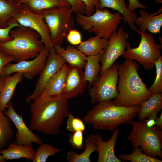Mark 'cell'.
<instances>
[{
	"label": "cell",
	"mask_w": 162,
	"mask_h": 162,
	"mask_svg": "<svg viewBox=\"0 0 162 162\" xmlns=\"http://www.w3.org/2000/svg\"><path fill=\"white\" fill-rule=\"evenodd\" d=\"M106 48L96 55L87 56L84 76L85 80L89 82L88 88L99 77L101 68L99 64L100 58Z\"/></svg>",
	"instance_id": "cell-27"
},
{
	"label": "cell",
	"mask_w": 162,
	"mask_h": 162,
	"mask_svg": "<svg viewBox=\"0 0 162 162\" xmlns=\"http://www.w3.org/2000/svg\"><path fill=\"white\" fill-rule=\"evenodd\" d=\"M66 39L71 44L79 45L82 42V36L80 33L76 29H71L67 34Z\"/></svg>",
	"instance_id": "cell-36"
},
{
	"label": "cell",
	"mask_w": 162,
	"mask_h": 162,
	"mask_svg": "<svg viewBox=\"0 0 162 162\" xmlns=\"http://www.w3.org/2000/svg\"><path fill=\"white\" fill-rule=\"evenodd\" d=\"M70 4L75 14H83L85 12V5L80 0H66Z\"/></svg>",
	"instance_id": "cell-38"
},
{
	"label": "cell",
	"mask_w": 162,
	"mask_h": 162,
	"mask_svg": "<svg viewBox=\"0 0 162 162\" xmlns=\"http://www.w3.org/2000/svg\"><path fill=\"white\" fill-rule=\"evenodd\" d=\"M15 22L18 23L21 26L30 28L38 33L44 46L50 49L55 47L42 13H33L25 4H22L20 11L8 20L7 24L8 26Z\"/></svg>",
	"instance_id": "cell-10"
},
{
	"label": "cell",
	"mask_w": 162,
	"mask_h": 162,
	"mask_svg": "<svg viewBox=\"0 0 162 162\" xmlns=\"http://www.w3.org/2000/svg\"><path fill=\"white\" fill-rule=\"evenodd\" d=\"M139 65L134 60L126 58L118 69V94L113 100L116 105L132 107L140 105L152 94L149 91L138 70Z\"/></svg>",
	"instance_id": "cell-2"
},
{
	"label": "cell",
	"mask_w": 162,
	"mask_h": 162,
	"mask_svg": "<svg viewBox=\"0 0 162 162\" xmlns=\"http://www.w3.org/2000/svg\"><path fill=\"white\" fill-rule=\"evenodd\" d=\"M61 149L56 148L52 144H43L37 148L33 162H45L47 158L55 155L60 152Z\"/></svg>",
	"instance_id": "cell-30"
},
{
	"label": "cell",
	"mask_w": 162,
	"mask_h": 162,
	"mask_svg": "<svg viewBox=\"0 0 162 162\" xmlns=\"http://www.w3.org/2000/svg\"><path fill=\"white\" fill-rule=\"evenodd\" d=\"M69 69V65L65 63L60 70L49 82L41 94L51 97L61 96L65 86Z\"/></svg>",
	"instance_id": "cell-20"
},
{
	"label": "cell",
	"mask_w": 162,
	"mask_h": 162,
	"mask_svg": "<svg viewBox=\"0 0 162 162\" xmlns=\"http://www.w3.org/2000/svg\"><path fill=\"white\" fill-rule=\"evenodd\" d=\"M156 77L152 85L148 88L152 94L162 93V56L161 55L155 62Z\"/></svg>",
	"instance_id": "cell-32"
},
{
	"label": "cell",
	"mask_w": 162,
	"mask_h": 162,
	"mask_svg": "<svg viewBox=\"0 0 162 162\" xmlns=\"http://www.w3.org/2000/svg\"><path fill=\"white\" fill-rule=\"evenodd\" d=\"M140 16L137 17L134 24L140 26L138 31L145 32L148 30L151 33H160L162 26V14L152 16L143 10L139 12Z\"/></svg>",
	"instance_id": "cell-18"
},
{
	"label": "cell",
	"mask_w": 162,
	"mask_h": 162,
	"mask_svg": "<svg viewBox=\"0 0 162 162\" xmlns=\"http://www.w3.org/2000/svg\"><path fill=\"white\" fill-rule=\"evenodd\" d=\"M67 117L66 127L67 130L73 133L79 130H85L86 126L83 121L75 117L70 112Z\"/></svg>",
	"instance_id": "cell-33"
},
{
	"label": "cell",
	"mask_w": 162,
	"mask_h": 162,
	"mask_svg": "<svg viewBox=\"0 0 162 162\" xmlns=\"http://www.w3.org/2000/svg\"><path fill=\"white\" fill-rule=\"evenodd\" d=\"M140 105L118 106L113 100L97 104L83 117L84 123L98 130L113 131L123 124L130 123L138 114Z\"/></svg>",
	"instance_id": "cell-3"
},
{
	"label": "cell",
	"mask_w": 162,
	"mask_h": 162,
	"mask_svg": "<svg viewBox=\"0 0 162 162\" xmlns=\"http://www.w3.org/2000/svg\"><path fill=\"white\" fill-rule=\"evenodd\" d=\"M6 160V159L2 154L0 155V162H5Z\"/></svg>",
	"instance_id": "cell-43"
},
{
	"label": "cell",
	"mask_w": 162,
	"mask_h": 162,
	"mask_svg": "<svg viewBox=\"0 0 162 162\" xmlns=\"http://www.w3.org/2000/svg\"><path fill=\"white\" fill-rule=\"evenodd\" d=\"M16 2L25 4L35 13L54 8L71 6L66 0H18Z\"/></svg>",
	"instance_id": "cell-25"
},
{
	"label": "cell",
	"mask_w": 162,
	"mask_h": 162,
	"mask_svg": "<svg viewBox=\"0 0 162 162\" xmlns=\"http://www.w3.org/2000/svg\"><path fill=\"white\" fill-rule=\"evenodd\" d=\"M106 8L115 10L122 15L123 22L128 24L131 30L136 31L138 29L134 24L137 16L128 9L125 0H100L98 9Z\"/></svg>",
	"instance_id": "cell-17"
},
{
	"label": "cell",
	"mask_w": 162,
	"mask_h": 162,
	"mask_svg": "<svg viewBox=\"0 0 162 162\" xmlns=\"http://www.w3.org/2000/svg\"><path fill=\"white\" fill-rule=\"evenodd\" d=\"M119 132V128L113 131L110 139L106 141L103 140L100 134H97L98 145L96 152L98 153V162H122L114 153L115 145Z\"/></svg>",
	"instance_id": "cell-16"
},
{
	"label": "cell",
	"mask_w": 162,
	"mask_h": 162,
	"mask_svg": "<svg viewBox=\"0 0 162 162\" xmlns=\"http://www.w3.org/2000/svg\"><path fill=\"white\" fill-rule=\"evenodd\" d=\"M23 74L15 73L12 76H5L4 83L0 92V111L5 110L15 91L17 85L22 80Z\"/></svg>",
	"instance_id": "cell-19"
},
{
	"label": "cell",
	"mask_w": 162,
	"mask_h": 162,
	"mask_svg": "<svg viewBox=\"0 0 162 162\" xmlns=\"http://www.w3.org/2000/svg\"><path fill=\"white\" fill-rule=\"evenodd\" d=\"M14 0L15 1H17V0Z\"/></svg>",
	"instance_id": "cell-45"
},
{
	"label": "cell",
	"mask_w": 162,
	"mask_h": 162,
	"mask_svg": "<svg viewBox=\"0 0 162 162\" xmlns=\"http://www.w3.org/2000/svg\"><path fill=\"white\" fill-rule=\"evenodd\" d=\"M36 150L32 146L22 145L14 142L9 144L6 149L0 150L6 160L26 158L28 161H33Z\"/></svg>",
	"instance_id": "cell-21"
},
{
	"label": "cell",
	"mask_w": 162,
	"mask_h": 162,
	"mask_svg": "<svg viewBox=\"0 0 162 162\" xmlns=\"http://www.w3.org/2000/svg\"><path fill=\"white\" fill-rule=\"evenodd\" d=\"M66 63L64 59L56 52L55 47L50 49L45 64L39 74L33 93L26 99L27 103L40 95L51 80Z\"/></svg>",
	"instance_id": "cell-12"
},
{
	"label": "cell",
	"mask_w": 162,
	"mask_h": 162,
	"mask_svg": "<svg viewBox=\"0 0 162 162\" xmlns=\"http://www.w3.org/2000/svg\"><path fill=\"white\" fill-rule=\"evenodd\" d=\"M136 32L141 36L139 46L132 48L130 43L122 56L137 61L148 71L154 68L155 62L161 56L162 45L155 43V38L152 33L141 32L138 29Z\"/></svg>",
	"instance_id": "cell-8"
},
{
	"label": "cell",
	"mask_w": 162,
	"mask_h": 162,
	"mask_svg": "<svg viewBox=\"0 0 162 162\" xmlns=\"http://www.w3.org/2000/svg\"><path fill=\"white\" fill-rule=\"evenodd\" d=\"M161 12H162V9H160L158 11L157 13H160ZM158 13H157V14ZM156 14H156V13H154V14H151V15L152 16H155V15H156Z\"/></svg>",
	"instance_id": "cell-44"
},
{
	"label": "cell",
	"mask_w": 162,
	"mask_h": 162,
	"mask_svg": "<svg viewBox=\"0 0 162 162\" xmlns=\"http://www.w3.org/2000/svg\"><path fill=\"white\" fill-rule=\"evenodd\" d=\"M22 26L18 23H11L5 28H0V43L8 41L13 38L10 36V31L13 28L17 27Z\"/></svg>",
	"instance_id": "cell-35"
},
{
	"label": "cell",
	"mask_w": 162,
	"mask_h": 162,
	"mask_svg": "<svg viewBox=\"0 0 162 162\" xmlns=\"http://www.w3.org/2000/svg\"><path fill=\"white\" fill-rule=\"evenodd\" d=\"M68 100L61 96L42 94L34 99L30 106L29 128L47 135L59 134L64 119L70 112Z\"/></svg>",
	"instance_id": "cell-1"
},
{
	"label": "cell",
	"mask_w": 162,
	"mask_h": 162,
	"mask_svg": "<svg viewBox=\"0 0 162 162\" xmlns=\"http://www.w3.org/2000/svg\"><path fill=\"white\" fill-rule=\"evenodd\" d=\"M73 12L72 8L69 6L50 9L41 13L49 28L51 38L55 46H61L74 26Z\"/></svg>",
	"instance_id": "cell-7"
},
{
	"label": "cell",
	"mask_w": 162,
	"mask_h": 162,
	"mask_svg": "<svg viewBox=\"0 0 162 162\" xmlns=\"http://www.w3.org/2000/svg\"><path fill=\"white\" fill-rule=\"evenodd\" d=\"M56 52L61 56L69 65L85 68L87 56L74 46L68 45L66 49L61 46H55Z\"/></svg>",
	"instance_id": "cell-22"
},
{
	"label": "cell",
	"mask_w": 162,
	"mask_h": 162,
	"mask_svg": "<svg viewBox=\"0 0 162 162\" xmlns=\"http://www.w3.org/2000/svg\"><path fill=\"white\" fill-rule=\"evenodd\" d=\"M108 40L96 35L82 42L76 48L87 56H93L98 54L106 48Z\"/></svg>",
	"instance_id": "cell-26"
},
{
	"label": "cell",
	"mask_w": 162,
	"mask_h": 162,
	"mask_svg": "<svg viewBox=\"0 0 162 162\" xmlns=\"http://www.w3.org/2000/svg\"><path fill=\"white\" fill-rule=\"evenodd\" d=\"M128 33L122 27L114 31L110 37L104 52L101 55L100 62L102 65L99 76L110 68L120 56H122L130 44L127 40Z\"/></svg>",
	"instance_id": "cell-11"
},
{
	"label": "cell",
	"mask_w": 162,
	"mask_h": 162,
	"mask_svg": "<svg viewBox=\"0 0 162 162\" xmlns=\"http://www.w3.org/2000/svg\"><path fill=\"white\" fill-rule=\"evenodd\" d=\"M119 65L115 62L88 88V94L92 103L97 104L113 100L117 97Z\"/></svg>",
	"instance_id": "cell-9"
},
{
	"label": "cell",
	"mask_w": 162,
	"mask_h": 162,
	"mask_svg": "<svg viewBox=\"0 0 162 162\" xmlns=\"http://www.w3.org/2000/svg\"><path fill=\"white\" fill-rule=\"evenodd\" d=\"M13 103L10 101L7 106V110L4 114L9 118L14 124L17 131L14 142L22 145L32 146L33 142L40 145L43 144L39 135L34 134L25 124L22 116L18 114L13 107Z\"/></svg>",
	"instance_id": "cell-14"
},
{
	"label": "cell",
	"mask_w": 162,
	"mask_h": 162,
	"mask_svg": "<svg viewBox=\"0 0 162 162\" xmlns=\"http://www.w3.org/2000/svg\"><path fill=\"white\" fill-rule=\"evenodd\" d=\"M50 49L44 46L38 56L32 60L22 61L15 64L9 63L3 68L0 76H5L12 73L19 72L27 79H33L43 69Z\"/></svg>",
	"instance_id": "cell-13"
},
{
	"label": "cell",
	"mask_w": 162,
	"mask_h": 162,
	"mask_svg": "<svg viewBox=\"0 0 162 162\" xmlns=\"http://www.w3.org/2000/svg\"><path fill=\"white\" fill-rule=\"evenodd\" d=\"M22 8V4L14 0H0V28L8 26V20L17 14Z\"/></svg>",
	"instance_id": "cell-28"
},
{
	"label": "cell",
	"mask_w": 162,
	"mask_h": 162,
	"mask_svg": "<svg viewBox=\"0 0 162 162\" xmlns=\"http://www.w3.org/2000/svg\"><path fill=\"white\" fill-rule=\"evenodd\" d=\"M130 124L132 127L127 139L132 145L133 150L140 146L144 154L150 157L162 158V131L155 125L148 127L146 119L134 121Z\"/></svg>",
	"instance_id": "cell-5"
},
{
	"label": "cell",
	"mask_w": 162,
	"mask_h": 162,
	"mask_svg": "<svg viewBox=\"0 0 162 162\" xmlns=\"http://www.w3.org/2000/svg\"><path fill=\"white\" fill-rule=\"evenodd\" d=\"M85 5L84 13L87 16H90L94 8L98 9L100 0H80Z\"/></svg>",
	"instance_id": "cell-37"
},
{
	"label": "cell",
	"mask_w": 162,
	"mask_h": 162,
	"mask_svg": "<svg viewBox=\"0 0 162 162\" xmlns=\"http://www.w3.org/2000/svg\"><path fill=\"white\" fill-rule=\"evenodd\" d=\"M5 77V76L0 77V92L4 83Z\"/></svg>",
	"instance_id": "cell-42"
},
{
	"label": "cell",
	"mask_w": 162,
	"mask_h": 162,
	"mask_svg": "<svg viewBox=\"0 0 162 162\" xmlns=\"http://www.w3.org/2000/svg\"><path fill=\"white\" fill-rule=\"evenodd\" d=\"M15 60V58L13 56L7 55L0 51V77L3 69L5 65Z\"/></svg>",
	"instance_id": "cell-39"
},
{
	"label": "cell",
	"mask_w": 162,
	"mask_h": 162,
	"mask_svg": "<svg viewBox=\"0 0 162 162\" xmlns=\"http://www.w3.org/2000/svg\"><path fill=\"white\" fill-rule=\"evenodd\" d=\"M142 150L137 147L131 153L122 154L120 155L119 159L122 160H129L132 162H162V160L153 158L142 152Z\"/></svg>",
	"instance_id": "cell-31"
},
{
	"label": "cell",
	"mask_w": 162,
	"mask_h": 162,
	"mask_svg": "<svg viewBox=\"0 0 162 162\" xmlns=\"http://www.w3.org/2000/svg\"><path fill=\"white\" fill-rule=\"evenodd\" d=\"M69 66L65 86L61 95L68 100L83 94L88 82L85 80L82 69Z\"/></svg>",
	"instance_id": "cell-15"
},
{
	"label": "cell",
	"mask_w": 162,
	"mask_h": 162,
	"mask_svg": "<svg viewBox=\"0 0 162 162\" xmlns=\"http://www.w3.org/2000/svg\"><path fill=\"white\" fill-rule=\"evenodd\" d=\"M98 145L97 134H90L85 140V149L82 153L78 154L75 151H69L66 157L68 162H90V156L93 152L96 151Z\"/></svg>",
	"instance_id": "cell-23"
},
{
	"label": "cell",
	"mask_w": 162,
	"mask_h": 162,
	"mask_svg": "<svg viewBox=\"0 0 162 162\" xmlns=\"http://www.w3.org/2000/svg\"><path fill=\"white\" fill-rule=\"evenodd\" d=\"M162 109V93L152 94L140 105L137 114L139 121H142L154 115H157Z\"/></svg>",
	"instance_id": "cell-24"
},
{
	"label": "cell",
	"mask_w": 162,
	"mask_h": 162,
	"mask_svg": "<svg viewBox=\"0 0 162 162\" xmlns=\"http://www.w3.org/2000/svg\"><path fill=\"white\" fill-rule=\"evenodd\" d=\"M155 125H156L160 130H161L162 128V112L159 118L155 120Z\"/></svg>",
	"instance_id": "cell-41"
},
{
	"label": "cell",
	"mask_w": 162,
	"mask_h": 162,
	"mask_svg": "<svg viewBox=\"0 0 162 162\" xmlns=\"http://www.w3.org/2000/svg\"><path fill=\"white\" fill-rule=\"evenodd\" d=\"M10 119L0 111V150L4 149L14 135Z\"/></svg>",
	"instance_id": "cell-29"
},
{
	"label": "cell",
	"mask_w": 162,
	"mask_h": 162,
	"mask_svg": "<svg viewBox=\"0 0 162 162\" xmlns=\"http://www.w3.org/2000/svg\"><path fill=\"white\" fill-rule=\"evenodd\" d=\"M83 131L79 130L73 132L69 136L68 140L74 148L82 149L84 147Z\"/></svg>",
	"instance_id": "cell-34"
},
{
	"label": "cell",
	"mask_w": 162,
	"mask_h": 162,
	"mask_svg": "<svg viewBox=\"0 0 162 162\" xmlns=\"http://www.w3.org/2000/svg\"><path fill=\"white\" fill-rule=\"evenodd\" d=\"M129 3L128 8L131 12H133L136 9L141 8L145 9L147 7L140 3L138 0H128Z\"/></svg>",
	"instance_id": "cell-40"
},
{
	"label": "cell",
	"mask_w": 162,
	"mask_h": 162,
	"mask_svg": "<svg viewBox=\"0 0 162 162\" xmlns=\"http://www.w3.org/2000/svg\"><path fill=\"white\" fill-rule=\"evenodd\" d=\"M75 14L76 20L83 29L108 40L123 19L118 12L112 13L106 8L102 10L96 9L95 13L89 16Z\"/></svg>",
	"instance_id": "cell-6"
},
{
	"label": "cell",
	"mask_w": 162,
	"mask_h": 162,
	"mask_svg": "<svg viewBox=\"0 0 162 162\" xmlns=\"http://www.w3.org/2000/svg\"><path fill=\"white\" fill-rule=\"evenodd\" d=\"M10 34L13 39L0 43V51L13 56L17 62L36 57L44 47L40 34L30 28L16 27Z\"/></svg>",
	"instance_id": "cell-4"
}]
</instances>
